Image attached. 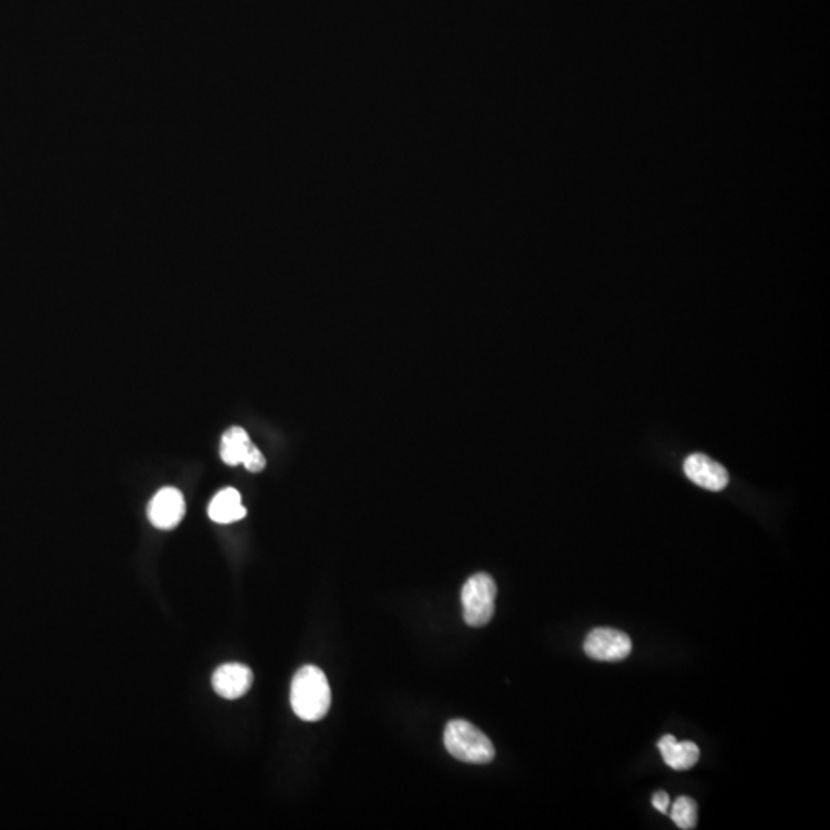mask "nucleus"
<instances>
[{"mask_svg": "<svg viewBox=\"0 0 830 830\" xmlns=\"http://www.w3.org/2000/svg\"><path fill=\"white\" fill-rule=\"evenodd\" d=\"M497 585L489 574L472 575L462 589L463 618L466 625L482 628L494 617Z\"/></svg>", "mask_w": 830, "mask_h": 830, "instance_id": "7ed1b4c3", "label": "nucleus"}, {"mask_svg": "<svg viewBox=\"0 0 830 830\" xmlns=\"http://www.w3.org/2000/svg\"><path fill=\"white\" fill-rule=\"evenodd\" d=\"M583 649L592 660L615 663L629 657L632 641L628 634L618 629L597 628L586 637Z\"/></svg>", "mask_w": 830, "mask_h": 830, "instance_id": "20e7f679", "label": "nucleus"}, {"mask_svg": "<svg viewBox=\"0 0 830 830\" xmlns=\"http://www.w3.org/2000/svg\"><path fill=\"white\" fill-rule=\"evenodd\" d=\"M243 466L251 472H260L263 468H265V457H263L262 452H260V449L257 448V446H254V448L251 449V452H249L245 462H243Z\"/></svg>", "mask_w": 830, "mask_h": 830, "instance_id": "f8f14e48", "label": "nucleus"}, {"mask_svg": "<svg viewBox=\"0 0 830 830\" xmlns=\"http://www.w3.org/2000/svg\"><path fill=\"white\" fill-rule=\"evenodd\" d=\"M657 746L664 763L674 771H689L700 758V749L694 741H677L674 735H664Z\"/></svg>", "mask_w": 830, "mask_h": 830, "instance_id": "6e6552de", "label": "nucleus"}, {"mask_svg": "<svg viewBox=\"0 0 830 830\" xmlns=\"http://www.w3.org/2000/svg\"><path fill=\"white\" fill-rule=\"evenodd\" d=\"M668 814L680 829L692 830L697 827L698 806L692 798H677L672 804L671 812H668Z\"/></svg>", "mask_w": 830, "mask_h": 830, "instance_id": "9b49d317", "label": "nucleus"}, {"mask_svg": "<svg viewBox=\"0 0 830 830\" xmlns=\"http://www.w3.org/2000/svg\"><path fill=\"white\" fill-rule=\"evenodd\" d=\"M208 515L213 522L220 523V525L239 522L246 515L245 506L242 505V495L234 488L222 489L211 500Z\"/></svg>", "mask_w": 830, "mask_h": 830, "instance_id": "1a4fd4ad", "label": "nucleus"}, {"mask_svg": "<svg viewBox=\"0 0 830 830\" xmlns=\"http://www.w3.org/2000/svg\"><path fill=\"white\" fill-rule=\"evenodd\" d=\"M291 706L303 721H319L331 708L328 678L317 666H303L291 683Z\"/></svg>", "mask_w": 830, "mask_h": 830, "instance_id": "f257e3e1", "label": "nucleus"}, {"mask_svg": "<svg viewBox=\"0 0 830 830\" xmlns=\"http://www.w3.org/2000/svg\"><path fill=\"white\" fill-rule=\"evenodd\" d=\"M253 671L240 663L223 664L214 672L213 688L225 700L243 697L253 686Z\"/></svg>", "mask_w": 830, "mask_h": 830, "instance_id": "0eeeda50", "label": "nucleus"}, {"mask_svg": "<svg viewBox=\"0 0 830 830\" xmlns=\"http://www.w3.org/2000/svg\"><path fill=\"white\" fill-rule=\"evenodd\" d=\"M684 474L695 485L708 491H723L729 485V474L720 463L709 459L708 455L692 454L684 460Z\"/></svg>", "mask_w": 830, "mask_h": 830, "instance_id": "423d86ee", "label": "nucleus"}, {"mask_svg": "<svg viewBox=\"0 0 830 830\" xmlns=\"http://www.w3.org/2000/svg\"><path fill=\"white\" fill-rule=\"evenodd\" d=\"M254 443L249 439L248 432L239 426H233L223 434L222 445H220V457L226 465H243L248 457Z\"/></svg>", "mask_w": 830, "mask_h": 830, "instance_id": "9d476101", "label": "nucleus"}, {"mask_svg": "<svg viewBox=\"0 0 830 830\" xmlns=\"http://www.w3.org/2000/svg\"><path fill=\"white\" fill-rule=\"evenodd\" d=\"M185 498L176 488H163L148 506V518L157 529H174L185 517Z\"/></svg>", "mask_w": 830, "mask_h": 830, "instance_id": "39448f33", "label": "nucleus"}, {"mask_svg": "<svg viewBox=\"0 0 830 830\" xmlns=\"http://www.w3.org/2000/svg\"><path fill=\"white\" fill-rule=\"evenodd\" d=\"M445 747L452 757L465 763L486 764L495 757L492 741L465 720L449 721L445 729Z\"/></svg>", "mask_w": 830, "mask_h": 830, "instance_id": "f03ea898", "label": "nucleus"}, {"mask_svg": "<svg viewBox=\"0 0 830 830\" xmlns=\"http://www.w3.org/2000/svg\"><path fill=\"white\" fill-rule=\"evenodd\" d=\"M652 804L661 814H668L669 806H671V798H669L668 792H655L654 797H652Z\"/></svg>", "mask_w": 830, "mask_h": 830, "instance_id": "ddd939ff", "label": "nucleus"}]
</instances>
